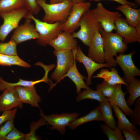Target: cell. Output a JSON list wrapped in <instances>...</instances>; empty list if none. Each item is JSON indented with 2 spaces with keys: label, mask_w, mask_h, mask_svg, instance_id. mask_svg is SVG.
<instances>
[{
  "label": "cell",
  "mask_w": 140,
  "mask_h": 140,
  "mask_svg": "<svg viewBox=\"0 0 140 140\" xmlns=\"http://www.w3.org/2000/svg\"><path fill=\"white\" fill-rule=\"evenodd\" d=\"M36 1L44 12L43 21L50 23L65 22L74 4L71 0H65L61 3L54 4H48L46 0H36Z\"/></svg>",
  "instance_id": "obj_1"
},
{
  "label": "cell",
  "mask_w": 140,
  "mask_h": 140,
  "mask_svg": "<svg viewBox=\"0 0 140 140\" xmlns=\"http://www.w3.org/2000/svg\"><path fill=\"white\" fill-rule=\"evenodd\" d=\"M100 32L103 41L105 62L112 67L117 66L114 56H117V53L123 54L127 50V44L123 42L122 38L116 33L107 32L103 29Z\"/></svg>",
  "instance_id": "obj_2"
},
{
  "label": "cell",
  "mask_w": 140,
  "mask_h": 140,
  "mask_svg": "<svg viewBox=\"0 0 140 140\" xmlns=\"http://www.w3.org/2000/svg\"><path fill=\"white\" fill-rule=\"evenodd\" d=\"M80 29L72 33L73 37L80 40L85 45L89 46L97 30L102 29L101 23L91 10L86 11L82 15L79 24Z\"/></svg>",
  "instance_id": "obj_3"
},
{
  "label": "cell",
  "mask_w": 140,
  "mask_h": 140,
  "mask_svg": "<svg viewBox=\"0 0 140 140\" xmlns=\"http://www.w3.org/2000/svg\"><path fill=\"white\" fill-rule=\"evenodd\" d=\"M26 18L31 19L34 22L35 28L39 34V37L37 40V43L41 46H46L50 41L55 38L63 31L64 22H57L52 23H48L40 20L29 12Z\"/></svg>",
  "instance_id": "obj_4"
},
{
  "label": "cell",
  "mask_w": 140,
  "mask_h": 140,
  "mask_svg": "<svg viewBox=\"0 0 140 140\" xmlns=\"http://www.w3.org/2000/svg\"><path fill=\"white\" fill-rule=\"evenodd\" d=\"M29 12L25 8L8 12H0V17L4 21L0 25V41H4L9 34L19 26L21 20L25 18Z\"/></svg>",
  "instance_id": "obj_5"
},
{
  "label": "cell",
  "mask_w": 140,
  "mask_h": 140,
  "mask_svg": "<svg viewBox=\"0 0 140 140\" xmlns=\"http://www.w3.org/2000/svg\"><path fill=\"white\" fill-rule=\"evenodd\" d=\"M53 53L57 57V64L51 78L57 82L55 85L63 79L64 76L73 65L75 59L71 50H54Z\"/></svg>",
  "instance_id": "obj_6"
},
{
  "label": "cell",
  "mask_w": 140,
  "mask_h": 140,
  "mask_svg": "<svg viewBox=\"0 0 140 140\" xmlns=\"http://www.w3.org/2000/svg\"><path fill=\"white\" fill-rule=\"evenodd\" d=\"M40 115L41 117L43 118L48 124L52 126L50 128L51 130L56 129L62 135L65 133L66 127L69 126L71 123L80 115L77 112H73L46 115L41 111Z\"/></svg>",
  "instance_id": "obj_7"
},
{
  "label": "cell",
  "mask_w": 140,
  "mask_h": 140,
  "mask_svg": "<svg viewBox=\"0 0 140 140\" xmlns=\"http://www.w3.org/2000/svg\"><path fill=\"white\" fill-rule=\"evenodd\" d=\"M91 10L104 31L111 32L114 30H115V23L121 16L119 12L108 10L100 2L97 4L96 8Z\"/></svg>",
  "instance_id": "obj_8"
},
{
  "label": "cell",
  "mask_w": 140,
  "mask_h": 140,
  "mask_svg": "<svg viewBox=\"0 0 140 140\" xmlns=\"http://www.w3.org/2000/svg\"><path fill=\"white\" fill-rule=\"evenodd\" d=\"M72 51L75 60L82 63L86 68L88 75L86 84L87 86L91 84L92 77L95 71L103 67H112L108 63H99L94 61L85 55L80 46H77Z\"/></svg>",
  "instance_id": "obj_9"
},
{
  "label": "cell",
  "mask_w": 140,
  "mask_h": 140,
  "mask_svg": "<svg viewBox=\"0 0 140 140\" xmlns=\"http://www.w3.org/2000/svg\"><path fill=\"white\" fill-rule=\"evenodd\" d=\"M91 6L89 2L74 4L67 19L64 23L63 31L72 33L79 27L81 18L84 13Z\"/></svg>",
  "instance_id": "obj_10"
},
{
  "label": "cell",
  "mask_w": 140,
  "mask_h": 140,
  "mask_svg": "<svg viewBox=\"0 0 140 140\" xmlns=\"http://www.w3.org/2000/svg\"><path fill=\"white\" fill-rule=\"evenodd\" d=\"M135 53L133 51L126 54L120 53L116 57V62L121 67L124 73L122 78L127 84L133 80L135 76H140V70L134 65L132 57Z\"/></svg>",
  "instance_id": "obj_11"
},
{
  "label": "cell",
  "mask_w": 140,
  "mask_h": 140,
  "mask_svg": "<svg viewBox=\"0 0 140 140\" xmlns=\"http://www.w3.org/2000/svg\"><path fill=\"white\" fill-rule=\"evenodd\" d=\"M25 18L24 23L15 29L10 39L17 44L39 37L35 26L32 23V20L29 18Z\"/></svg>",
  "instance_id": "obj_12"
},
{
  "label": "cell",
  "mask_w": 140,
  "mask_h": 140,
  "mask_svg": "<svg viewBox=\"0 0 140 140\" xmlns=\"http://www.w3.org/2000/svg\"><path fill=\"white\" fill-rule=\"evenodd\" d=\"M115 25L116 33L122 38L125 43H140V31L130 26L124 18L120 17L115 22Z\"/></svg>",
  "instance_id": "obj_13"
},
{
  "label": "cell",
  "mask_w": 140,
  "mask_h": 140,
  "mask_svg": "<svg viewBox=\"0 0 140 140\" xmlns=\"http://www.w3.org/2000/svg\"><path fill=\"white\" fill-rule=\"evenodd\" d=\"M0 95V111H4L18 107L22 108L23 103L15 87H8Z\"/></svg>",
  "instance_id": "obj_14"
},
{
  "label": "cell",
  "mask_w": 140,
  "mask_h": 140,
  "mask_svg": "<svg viewBox=\"0 0 140 140\" xmlns=\"http://www.w3.org/2000/svg\"><path fill=\"white\" fill-rule=\"evenodd\" d=\"M87 57L99 63L105 62L103 41L99 30L96 31L88 46Z\"/></svg>",
  "instance_id": "obj_15"
},
{
  "label": "cell",
  "mask_w": 140,
  "mask_h": 140,
  "mask_svg": "<svg viewBox=\"0 0 140 140\" xmlns=\"http://www.w3.org/2000/svg\"><path fill=\"white\" fill-rule=\"evenodd\" d=\"M48 44L55 50H72L77 46V42L72 33L63 31L55 38L50 41Z\"/></svg>",
  "instance_id": "obj_16"
},
{
  "label": "cell",
  "mask_w": 140,
  "mask_h": 140,
  "mask_svg": "<svg viewBox=\"0 0 140 140\" xmlns=\"http://www.w3.org/2000/svg\"><path fill=\"white\" fill-rule=\"evenodd\" d=\"M15 87L23 103L29 104L33 107H39V103L42 99L37 94L34 86Z\"/></svg>",
  "instance_id": "obj_17"
},
{
  "label": "cell",
  "mask_w": 140,
  "mask_h": 140,
  "mask_svg": "<svg viewBox=\"0 0 140 140\" xmlns=\"http://www.w3.org/2000/svg\"><path fill=\"white\" fill-rule=\"evenodd\" d=\"M125 94L122 89L121 84H118L112 94L110 96L106 97V100L117 106L125 115L129 116L133 110L129 108L125 101Z\"/></svg>",
  "instance_id": "obj_18"
},
{
  "label": "cell",
  "mask_w": 140,
  "mask_h": 140,
  "mask_svg": "<svg viewBox=\"0 0 140 140\" xmlns=\"http://www.w3.org/2000/svg\"><path fill=\"white\" fill-rule=\"evenodd\" d=\"M116 9L124 15L125 20L130 26L136 27L140 25L139 9L134 8L128 4H125L118 6Z\"/></svg>",
  "instance_id": "obj_19"
},
{
  "label": "cell",
  "mask_w": 140,
  "mask_h": 140,
  "mask_svg": "<svg viewBox=\"0 0 140 140\" xmlns=\"http://www.w3.org/2000/svg\"><path fill=\"white\" fill-rule=\"evenodd\" d=\"M66 77H68L75 83L78 94L81 92L82 89L86 90L91 89L84 82L83 80H86L87 78L81 74L78 71L75 59L73 65L64 76L63 79Z\"/></svg>",
  "instance_id": "obj_20"
},
{
  "label": "cell",
  "mask_w": 140,
  "mask_h": 140,
  "mask_svg": "<svg viewBox=\"0 0 140 140\" xmlns=\"http://www.w3.org/2000/svg\"><path fill=\"white\" fill-rule=\"evenodd\" d=\"M109 71L106 69H102L96 75L93 76L94 78H100L111 85L123 84L127 86L126 83L119 74L118 71L114 67L110 68Z\"/></svg>",
  "instance_id": "obj_21"
},
{
  "label": "cell",
  "mask_w": 140,
  "mask_h": 140,
  "mask_svg": "<svg viewBox=\"0 0 140 140\" xmlns=\"http://www.w3.org/2000/svg\"><path fill=\"white\" fill-rule=\"evenodd\" d=\"M49 71L45 70L44 76L41 79L34 81L24 80L19 79V81L16 83H11L6 82L4 80L2 77H0V92L4 90L6 88L9 87L16 86L31 87L34 86L37 83L44 82L48 83V82L52 84V81L48 77V74Z\"/></svg>",
  "instance_id": "obj_22"
},
{
  "label": "cell",
  "mask_w": 140,
  "mask_h": 140,
  "mask_svg": "<svg viewBox=\"0 0 140 140\" xmlns=\"http://www.w3.org/2000/svg\"><path fill=\"white\" fill-rule=\"evenodd\" d=\"M94 121H104L98 107L86 115L76 119L71 123L69 127L70 129L73 130L82 124Z\"/></svg>",
  "instance_id": "obj_23"
},
{
  "label": "cell",
  "mask_w": 140,
  "mask_h": 140,
  "mask_svg": "<svg viewBox=\"0 0 140 140\" xmlns=\"http://www.w3.org/2000/svg\"><path fill=\"white\" fill-rule=\"evenodd\" d=\"M98 107L103 117V122L110 128L114 129L116 126L110 103L106 101L100 103Z\"/></svg>",
  "instance_id": "obj_24"
},
{
  "label": "cell",
  "mask_w": 140,
  "mask_h": 140,
  "mask_svg": "<svg viewBox=\"0 0 140 140\" xmlns=\"http://www.w3.org/2000/svg\"><path fill=\"white\" fill-rule=\"evenodd\" d=\"M110 103L118 119L117 127L118 129L121 130H135L137 129L135 125L129 121L125 115L118 107L113 103Z\"/></svg>",
  "instance_id": "obj_25"
},
{
  "label": "cell",
  "mask_w": 140,
  "mask_h": 140,
  "mask_svg": "<svg viewBox=\"0 0 140 140\" xmlns=\"http://www.w3.org/2000/svg\"><path fill=\"white\" fill-rule=\"evenodd\" d=\"M127 84L126 89L130 95L126 103L128 106L131 107L140 96V80L135 77Z\"/></svg>",
  "instance_id": "obj_26"
},
{
  "label": "cell",
  "mask_w": 140,
  "mask_h": 140,
  "mask_svg": "<svg viewBox=\"0 0 140 140\" xmlns=\"http://www.w3.org/2000/svg\"><path fill=\"white\" fill-rule=\"evenodd\" d=\"M0 65L6 66L16 65L25 68L31 66L29 64L23 60L17 55H8L1 53Z\"/></svg>",
  "instance_id": "obj_27"
},
{
  "label": "cell",
  "mask_w": 140,
  "mask_h": 140,
  "mask_svg": "<svg viewBox=\"0 0 140 140\" xmlns=\"http://www.w3.org/2000/svg\"><path fill=\"white\" fill-rule=\"evenodd\" d=\"M86 99H91L98 101L100 103L106 100V98L99 90H93L92 89L80 92L76 97V100L79 102Z\"/></svg>",
  "instance_id": "obj_28"
},
{
  "label": "cell",
  "mask_w": 140,
  "mask_h": 140,
  "mask_svg": "<svg viewBox=\"0 0 140 140\" xmlns=\"http://www.w3.org/2000/svg\"><path fill=\"white\" fill-rule=\"evenodd\" d=\"M26 8L24 0H1L0 12H8Z\"/></svg>",
  "instance_id": "obj_29"
},
{
  "label": "cell",
  "mask_w": 140,
  "mask_h": 140,
  "mask_svg": "<svg viewBox=\"0 0 140 140\" xmlns=\"http://www.w3.org/2000/svg\"><path fill=\"white\" fill-rule=\"evenodd\" d=\"M103 132L107 136L109 140H123L125 137L122 135L121 130L117 126L114 129H113L105 124L100 125Z\"/></svg>",
  "instance_id": "obj_30"
},
{
  "label": "cell",
  "mask_w": 140,
  "mask_h": 140,
  "mask_svg": "<svg viewBox=\"0 0 140 140\" xmlns=\"http://www.w3.org/2000/svg\"><path fill=\"white\" fill-rule=\"evenodd\" d=\"M47 124H48L42 117H41L36 122H32L30 125V131L29 133L25 134V140H37L39 139V138L36 135V130L40 127Z\"/></svg>",
  "instance_id": "obj_31"
},
{
  "label": "cell",
  "mask_w": 140,
  "mask_h": 140,
  "mask_svg": "<svg viewBox=\"0 0 140 140\" xmlns=\"http://www.w3.org/2000/svg\"><path fill=\"white\" fill-rule=\"evenodd\" d=\"M17 44L10 40L5 43H0V53L8 55H17L16 46Z\"/></svg>",
  "instance_id": "obj_32"
},
{
  "label": "cell",
  "mask_w": 140,
  "mask_h": 140,
  "mask_svg": "<svg viewBox=\"0 0 140 140\" xmlns=\"http://www.w3.org/2000/svg\"><path fill=\"white\" fill-rule=\"evenodd\" d=\"M117 84L111 85L104 80L97 85L96 90L100 91L106 98L110 96L113 93Z\"/></svg>",
  "instance_id": "obj_33"
},
{
  "label": "cell",
  "mask_w": 140,
  "mask_h": 140,
  "mask_svg": "<svg viewBox=\"0 0 140 140\" xmlns=\"http://www.w3.org/2000/svg\"><path fill=\"white\" fill-rule=\"evenodd\" d=\"M135 103L134 108L130 115V120L135 125L140 126V98L137 99Z\"/></svg>",
  "instance_id": "obj_34"
},
{
  "label": "cell",
  "mask_w": 140,
  "mask_h": 140,
  "mask_svg": "<svg viewBox=\"0 0 140 140\" xmlns=\"http://www.w3.org/2000/svg\"><path fill=\"white\" fill-rule=\"evenodd\" d=\"M14 127L13 120L7 121L0 127V140H5L6 136Z\"/></svg>",
  "instance_id": "obj_35"
},
{
  "label": "cell",
  "mask_w": 140,
  "mask_h": 140,
  "mask_svg": "<svg viewBox=\"0 0 140 140\" xmlns=\"http://www.w3.org/2000/svg\"><path fill=\"white\" fill-rule=\"evenodd\" d=\"M25 7L30 13L37 15L40 11L41 7L37 3L36 0H24Z\"/></svg>",
  "instance_id": "obj_36"
},
{
  "label": "cell",
  "mask_w": 140,
  "mask_h": 140,
  "mask_svg": "<svg viewBox=\"0 0 140 140\" xmlns=\"http://www.w3.org/2000/svg\"><path fill=\"white\" fill-rule=\"evenodd\" d=\"M17 111V108L12 110L3 111L2 114L0 116V126L7 121L14 120Z\"/></svg>",
  "instance_id": "obj_37"
},
{
  "label": "cell",
  "mask_w": 140,
  "mask_h": 140,
  "mask_svg": "<svg viewBox=\"0 0 140 140\" xmlns=\"http://www.w3.org/2000/svg\"><path fill=\"white\" fill-rule=\"evenodd\" d=\"M25 134L21 132L14 127L6 136V140H25Z\"/></svg>",
  "instance_id": "obj_38"
},
{
  "label": "cell",
  "mask_w": 140,
  "mask_h": 140,
  "mask_svg": "<svg viewBox=\"0 0 140 140\" xmlns=\"http://www.w3.org/2000/svg\"><path fill=\"white\" fill-rule=\"evenodd\" d=\"M126 140H140V130H121Z\"/></svg>",
  "instance_id": "obj_39"
},
{
  "label": "cell",
  "mask_w": 140,
  "mask_h": 140,
  "mask_svg": "<svg viewBox=\"0 0 140 140\" xmlns=\"http://www.w3.org/2000/svg\"><path fill=\"white\" fill-rule=\"evenodd\" d=\"M105 0H89V1H94L97 2ZM111 0L116 2L118 3L121 4V5L128 4L134 8H136L138 6L135 3L132 2H130L128 1L127 0Z\"/></svg>",
  "instance_id": "obj_40"
},
{
  "label": "cell",
  "mask_w": 140,
  "mask_h": 140,
  "mask_svg": "<svg viewBox=\"0 0 140 140\" xmlns=\"http://www.w3.org/2000/svg\"><path fill=\"white\" fill-rule=\"evenodd\" d=\"M65 0H50V3L54 4L61 3Z\"/></svg>",
  "instance_id": "obj_41"
},
{
  "label": "cell",
  "mask_w": 140,
  "mask_h": 140,
  "mask_svg": "<svg viewBox=\"0 0 140 140\" xmlns=\"http://www.w3.org/2000/svg\"><path fill=\"white\" fill-rule=\"evenodd\" d=\"M87 0H71L74 4L78 3H79L85 2Z\"/></svg>",
  "instance_id": "obj_42"
},
{
  "label": "cell",
  "mask_w": 140,
  "mask_h": 140,
  "mask_svg": "<svg viewBox=\"0 0 140 140\" xmlns=\"http://www.w3.org/2000/svg\"><path fill=\"white\" fill-rule=\"evenodd\" d=\"M135 2L136 3L137 5H140V0H135Z\"/></svg>",
  "instance_id": "obj_43"
},
{
  "label": "cell",
  "mask_w": 140,
  "mask_h": 140,
  "mask_svg": "<svg viewBox=\"0 0 140 140\" xmlns=\"http://www.w3.org/2000/svg\"><path fill=\"white\" fill-rule=\"evenodd\" d=\"M1 0H0V1H1Z\"/></svg>",
  "instance_id": "obj_44"
},
{
  "label": "cell",
  "mask_w": 140,
  "mask_h": 140,
  "mask_svg": "<svg viewBox=\"0 0 140 140\" xmlns=\"http://www.w3.org/2000/svg\"></svg>",
  "instance_id": "obj_45"
}]
</instances>
